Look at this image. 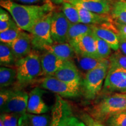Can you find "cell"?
I'll use <instances>...</instances> for the list:
<instances>
[{"mask_svg": "<svg viewBox=\"0 0 126 126\" xmlns=\"http://www.w3.org/2000/svg\"><path fill=\"white\" fill-rule=\"evenodd\" d=\"M94 38L96 40L97 53L99 58L101 59H108L111 53L112 48L103 39L99 38L96 35H94Z\"/></svg>", "mask_w": 126, "mask_h": 126, "instance_id": "cell-27", "label": "cell"}, {"mask_svg": "<svg viewBox=\"0 0 126 126\" xmlns=\"http://www.w3.org/2000/svg\"><path fill=\"white\" fill-rule=\"evenodd\" d=\"M92 33V25L84 23H71L67 36V42H70L81 36Z\"/></svg>", "mask_w": 126, "mask_h": 126, "instance_id": "cell-20", "label": "cell"}, {"mask_svg": "<svg viewBox=\"0 0 126 126\" xmlns=\"http://www.w3.org/2000/svg\"><path fill=\"white\" fill-rule=\"evenodd\" d=\"M71 23L62 11L53 12L51 25V36L54 43H68V32Z\"/></svg>", "mask_w": 126, "mask_h": 126, "instance_id": "cell-8", "label": "cell"}, {"mask_svg": "<svg viewBox=\"0 0 126 126\" xmlns=\"http://www.w3.org/2000/svg\"><path fill=\"white\" fill-rule=\"evenodd\" d=\"M42 50L51 52L60 59L64 61L72 60L76 56L73 47L69 43H53L51 45H45Z\"/></svg>", "mask_w": 126, "mask_h": 126, "instance_id": "cell-19", "label": "cell"}, {"mask_svg": "<svg viewBox=\"0 0 126 126\" xmlns=\"http://www.w3.org/2000/svg\"><path fill=\"white\" fill-rule=\"evenodd\" d=\"M108 123L110 126H126V110L110 117L108 120Z\"/></svg>", "mask_w": 126, "mask_h": 126, "instance_id": "cell-30", "label": "cell"}, {"mask_svg": "<svg viewBox=\"0 0 126 126\" xmlns=\"http://www.w3.org/2000/svg\"><path fill=\"white\" fill-rule=\"evenodd\" d=\"M50 1L52 4H56V5H59V4H63L64 2L67 1V0H50Z\"/></svg>", "mask_w": 126, "mask_h": 126, "instance_id": "cell-38", "label": "cell"}, {"mask_svg": "<svg viewBox=\"0 0 126 126\" xmlns=\"http://www.w3.org/2000/svg\"><path fill=\"white\" fill-rule=\"evenodd\" d=\"M114 24L117 28L118 31L121 34H126V24H122V23H117L114 22Z\"/></svg>", "mask_w": 126, "mask_h": 126, "instance_id": "cell-36", "label": "cell"}, {"mask_svg": "<svg viewBox=\"0 0 126 126\" xmlns=\"http://www.w3.org/2000/svg\"><path fill=\"white\" fill-rule=\"evenodd\" d=\"M110 61L86 72L81 81V94L86 99H94L101 90L109 69Z\"/></svg>", "mask_w": 126, "mask_h": 126, "instance_id": "cell-4", "label": "cell"}, {"mask_svg": "<svg viewBox=\"0 0 126 126\" xmlns=\"http://www.w3.org/2000/svg\"><path fill=\"white\" fill-rule=\"evenodd\" d=\"M78 10L82 23L91 25H101L105 23L111 22L112 18L106 14H99L91 12L85 8L79 3H71Z\"/></svg>", "mask_w": 126, "mask_h": 126, "instance_id": "cell-15", "label": "cell"}, {"mask_svg": "<svg viewBox=\"0 0 126 126\" xmlns=\"http://www.w3.org/2000/svg\"><path fill=\"white\" fill-rule=\"evenodd\" d=\"M111 22L105 23L101 25H92V32L99 38L107 42L114 51L119 49L118 34L119 32Z\"/></svg>", "mask_w": 126, "mask_h": 126, "instance_id": "cell-11", "label": "cell"}, {"mask_svg": "<svg viewBox=\"0 0 126 126\" xmlns=\"http://www.w3.org/2000/svg\"><path fill=\"white\" fill-rule=\"evenodd\" d=\"M32 41L31 34L23 31L15 40L8 44L17 61L29 54L32 50Z\"/></svg>", "mask_w": 126, "mask_h": 126, "instance_id": "cell-13", "label": "cell"}, {"mask_svg": "<svg viewBox=\"0 0 126 126\" xmlns=\"http://www.w3.org/2000/svg\"><path fill=\"white\" fill-rule=\"evenodd\" d=\"M26 116L29 119L31 126H48L50 118L46 114H28Z\"/></svg>", "mask_w": 126, "mask_h": 126, "instance_id": "cell-29", "label": "cell"}, {"mask_svg": "<svg viewBox=\"0 0 126 126\" xmlns=\"http://www.w3.org/2000/svg\"><path fill=\"white\" fill-rule=\"evenodd\" d=\"M18 115L15 113H4L1 115V120L4 126H18Z\"/></svg>", "mask_w": 126, "mask_h": 126, "instance_id": "cell-31", "label": "cell"}, {"mask_svg": "<svg viewBox=\"0 0 126 126\" xmlns=\"http://www.w3.org/2000/svg\"><path fill=\"white\" fill-rule=\"evenodd\" d=\"M50 126H88L74 114L70 105L56 94Z\"/></svg>", "mask_w": 126, "mask_h": 126, "instance_id": "cell-5", "label": "cell"}, {"mask_svg": "<svg viewBox=\"0 0 126 126\" xmlns=\"http://www.w3.org/2000/svg\"><path fill=\"white\" fill-rule=\"evenodd\" d=\"M17 79L16 70L12 68L1 67L0 68V86L1 88L8 86Z\"/></svg>", "mask_w": 126, "mask_h": 126, "instance_id": "cell-24", "label": "cell"}, {"mask_svg": "<svg viewBox=\"0 0 126 126\" xmlns=\"http://www.w3.org/2000/svg\"><path fill=\"white\" fill-rule=\"evenodd\" d=\"M17 81L25 85L43 74L40 55L37 50H32L29 54L18 60L15 64Z\"/></svg>", "mask_w": 126, "mask_h": 126, "instance_id": "cell-2", "label": "cell"}, {"mask_svg": "<svg viewBox=\"0 0 126 126\" xmlns=\"http://www.w3.org/2000/svg\"><path fill=\"white\" fill-rule=\"evenodd\" d=\"M40 60L43 74L47 76H53L65 61L51 52L47 51L41 55Z\"/></svg>", "mask_w": 126, "mask_h": 126, "instance_id": "cell-17", "label": "cell"}, {"mask_svg": "<svg viewBox=\"0 0 126 126\" xmlns=\"http://www.w3.org/2000/svg\"><path fill=\"white\" fill-rule=\"evenodd\" d=\"M11 21L12 19L8 12L1 8L0 9V32L8 29Z\"/></svg>", "mask_w": 126, "mask_h": 126, "instance_id": "cell-32", "label": "cell"}, {"mask_svg": "<svg viewBox=\"0 0 126 126\" xmlns=\"http://www.w3.org/2000/svg\"><path fill=\"white\" fill-rule=\"evenodd\" d=\"M61 11L71 23H81L78 10L74 5L71 2L66 1L62 4Z\"/></svg>", "mask_w": 126, "mask_h": 126, "instance_id": "cell-26", "label": "cell"}, {"mask_svg": "<svg viewBox=\"0 0 126 126\" xmlns=\"http://www.w3.org/2000/svg\"><path fill=\"white\" fill-rule=\"evenodd\" d=\"M85 121L88 126H105L101 123L94 120L92 117H89L87 115L85 117Z\"/></svg>", "mask_w": 126, "mask_h": 126, "instance_id": "cell-35", "label": "cell"}, {"mask_svg": "<svg viewBox=\"0 0 126 126\" xmlns=\"http://www.w3.org/2000/svg\"><path fill=\"white\" fill-rule=\"evenodd\" d=\"M70 44L73 47L76 54L99 59L97 53L96 40L93 32L82 36L70 42Z\"/></svg>", "mask_w": 126, "mask_h": 126, "instance_id": "cell-10", "label": "cell"}, {"mask_svg": "<svg viewBox=\"0 0 126 126\" xmlns=\"http://www.w3.org/2000/svg\"><path fill=\"white\" fill-rule=\"evenodd\" d=\"M12 93H13V91L11 90L2 89L1 91V93H0V106H1V108H2L8 101Z\"/></svg>", "mask_w": 126, "mask_h": 126, "instance_id": "cell-33", "label": "cell"}, {"mask_svg": "<svg viewBox=\"0 0 126 126\" xmlns=\"http://www.w3.org/2000/svg\"><path fill=\"white\" fill-rule=\"evenodd\" d=\"M12 1L22 3V4L32 5L34 4H37L39 2H43V1H45L46 0H12Z\"/></svg>", "mask_w": 126, "mask_h": 126, "instance_id": "cell-37", "label": "cell"}, {"mask_svg": "<svg viewBox=\"0 0 126 126\" xmlns=\"http://www.w3.org/2000/svg\"><path fill=\"white\" fill-rule=\"evenodd\" d=\"M117 1H126V0H117Z\"/></svg>", "mask_w": 126, "mask_h": 126, "instance_id": "cell-41", "label": "cell"}, {"mask_svg": "<svg viewBox=\"0 0 126 126\" xmlns=\"http://www.w3.org/2000/svg\"><path fill=\"white\" fill-rule=\"evenodd\" d=\"M0 126H4V124L3 123L2 121L0 120Z\"/></svg>", "mask_w": 126, "mask_h": 126, "instance_id": "cell-39", "label": "cell"}, {"mask_svg": "<svg viewBox=\"0 0 126 126\" xmlns=\"http://www.w3.org/2000/svg\"><path fill=\"white\" fill-rule=\"evenodd\" d=\"M45 91L40 88H35L29 94L27 111L31 114H42L48 111V107L44 102L43 94Z\"/></svg>", "mask_w": 126, "mask_h": 126, "instance_id": "cell-14", "label": "cell"}, {"mask_svg": "<svg viewBox=\"0 0 126 126\" xmlns=\"http://www.w3.org/2000/svg\"><path fill=\"white\" fill-rule=\"evenodd\" d=\"M124 110H126V94H115L94 105L90 114L94 120L100 123Z\"/></svg>", "mask_w": 126, "mask_h": 126, "instance_id": "cell-3", "label": "cell"}, {"mask_svg": "<svg viewBox=\"0 0 126 126\" xmlns=\"http://www.w3.org/2000/svg\"><path fill=\"white\" fill-rule=\"evenodd\" d=\"M29 94L25 91H13L7 103L1 108L3 113L25 114L27 111Z\"/></svg>", "mask_w": 126, "mask_h": 126, "instance_id": "cell-12", "label": "cell"}, {"mask_svg": "<svg viewBox=\"0 0 126 126\" xmlns=\"http://www.w3.org/2000/svg\"><path fill=\"white\" fill-rule=\"evenodd\" d=\"M53 12L48 13L34 25L31 34L32 46L34 49L42 50L44 46L54 43L51 36V25Z\"/></svg>", "mask_w": 126, "mask_h": 126, "instance_id": "cell-7", "label": "cell"}, {"mask_svg": "<svg viewBox=\"0 0 126 126\" xmlns=\"http://www.w3.org/2000/svg\"><path fill=\"white\" fill-rule=\"evenodd\" d=\"M75 57L76 58L79 67L81 70L86 71V72L99 67L109 61V59H100L91 57L82 56L77 54H76Z\"/></svg>", "mask_w": 126, "mask_h": 126, "instance_id": "cell-21", "label": "cell"}, {"mask_svg": "<svg viewBox=\"0 0 126 126\" xmlns=\"http://www.w3.org/2000/svg\"><path fill=\"white\" fill-rule=\"evenodd\" d=\"M110 61L109 67H120L126 70V56L120 50L115 51L109 58Z\"/></svg>", "mask_w": 126, "mask_h": 126, "instance_id": "cell-28", "label": "cell"}, {"mask_svg": "<svg viewBox=\"0 0 126 126\" xmlns=\"http://www.w3.org/2000/svg\"><path fill=\"white\" fill-rule=\"evenodd\" d=\"M122 34V35L123 36H124V37H126V34Z\"/></svg>", "mask_w": 126, "mask_h": 126, "instance_id": "cell-40", "label": "cell"}, {"mask_svg": "<svg viewBox=\"0 0 126 126\" xmlns=\"http://www.w3.org/2000/svg\"><path fill=\"white\" fill-rule=\"evenodd\" d=\"M81 82H68L53 76H46L41 81V86L62 97L78 96L81 94Z\"/></svg>", "mask_w": 126, "mask_h": 126, "instance_id": "cell-6", "label": "cell"}, {"mask_svg": "<svg viewBox=\"0 0 126 126\" xmlns=\"http://www.w3.org/2000/svg\"><path fill=\"white\" fill-rule=\"evenodd\" d=\"M23 31V30L17 25L15 22L14 20H12L8 28L4 31L0 32L1 42L8 45L15 40Z\"/></svg>", "mask_w": 126, "mask_h": 126, "instance_id": "cell-22", "label": "cell"}, {"mask_svg": "<svg viewBox=\"0 0 126 126\" xmlns=\"http://www.w3.org/2000/svg\"><path fill=\"white\" fill-rule=\"evenodd\" d=\"M53 77H56L61 81L68 82H81L79 71L72 60L65 61L62 67L53 75Z\"/></svg>", "mask_w": 126, "mask_h": 126, "instance_id": "cell-16", "label": "cell"}, {"mask_svg": "<svg viewBox=\"0 0 126 126\" xmlns=\"http://www.w3.org/2000/svg\"><path fill=\"white\" fill-rule=\"evenodd\" d=\"M15 56L9 46L7 44L0 43V63L1 65H11L16 63Z\"/></svg>", "mask_w": 126, "mask_h": 126, "instance_id": "cell-25", "label": "cell"}, {"mask_svg": "<svg viewBox=\"0 0 126 126\" xmlns=\"http://www.w3.org/2000/svg\"><path fill=\"white\" fill-rule=\"evenodd\" d=\"M104 89L110 92L126 93V70L120 67H109Z\"/></svg>", "mask_w": 126, "mask_h": 126, "instance_id": "cell-9", "label": "cell"}, {"mask_svg": "<svg viewBox=\"0 0 126 126\" xmlns=\"http://www.w3.org/2000/svg\"><path fill=\"white\" fill-rule=\"evenodd\" d=\"M118 38H119V49L123 54L126 56V38L120 32L118 34Z\"/></svg>", "mask_w": 126, "mask_h": 126, "instance_id": "cell-34", "label": "cell"}, {"mask_svg": "<svg viewBox=\"0 0 126 126\" xmlns=\"http://www.w3.org/2000/svg\"><path fill=\"white\" fill-rule=\"evenodd\" d=\"M71 3H79L85 8L99 14L108 15L111 12L113 2L111 0H67Z\"/></svg>", "mask_w": 126, "mask_h": 126, "instance_id": "cell-18", "label": "cell"}, {"mask_svg": "<svg viewBox=\"0 0 126 126\" xmlns=\"http://www.w3.org/2000/svg\"><path fill=\"white\" fill-rule=\"evenodd\" d=\"M23 126V125H21V124H20V125H19V126Z\"/></svg>", "mask_w": 126, "mask_h": 126, "instance_id": "cell-42", "label": "cell"}, {"mask_svg": "<svg viewBox=\"0 0 126 126\" xmlns=\"http://www.w3.org/2000/svg\"><path fill=\"white\" fill-rule=\"evenodd\" d=\"M0 5L11 14L20 29L29 33L41 18L54 11V6L50 0L42 5H23L12 0H1Z\"/></svg>", "mask_w": 126, "mask_h": 126, "instance_id": "cell-1", "label": "cell"}, {"mask_svg": "<svg viewBox=\"0 0 126 126\" xmlns=\"http://www.w3.org/2000/svg\"><path fill=\"white\" fill-rule=\"evenodd\" d=\"M110 13L115 22L126 25V1H117L113 2Z\"/></svg>", "mask_w": 126, "mask_h": 126, "instance_id": "cell-23", "label": "cell"}]
</instances>
